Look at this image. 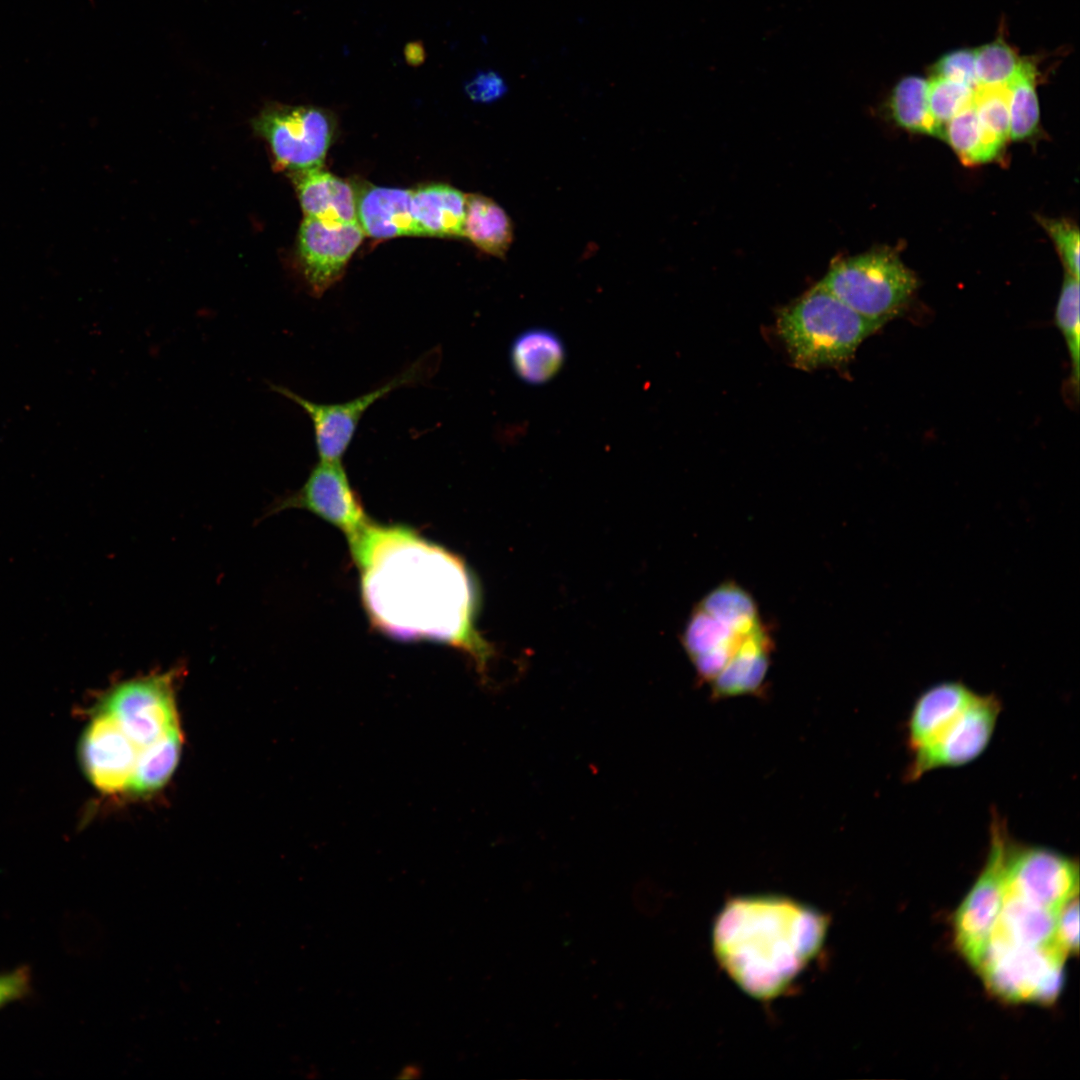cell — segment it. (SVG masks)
<instances>
[{"label": "cell", "instance_id": "2e32d148", "mask_svg": "<svg viewBox=\"0 0 1080 1080\" xmlns=\"http://www.w3.org/2000/svg\"><path fill=\"white\" fill-rule=\"evenodd\" d=\"M357 221L375 239L421 236L412 212V190L364 186L356 191Z\"/></svg>", "mask_w": 1080, "mask_h": 1080}, {"label": "cell", "instance_id": "836d02e7", "mask_svg": "<svg viewBox=\"0 0 1080 1080\" xmlns=\"http://www.w3.org/2000/svg\"><path fill=\"white\" fill-rule=\"evenodd\" d=\"M933 76L967 84L977 88L975 50H956L944 55L933 67Z\"/></svg>", "mask_w": 1080, "mask_h": 1080}, {"label": "cell", "instance_id": "83f0119b", "mask_svg": "<svg viewBox=\"0 0 1080 1080\" xmlns=\"http://www.w3.org/2000/svg\"><path fill=\"white\" fill-rule=\"evenodd\" d=\"M1009 88L1010 138L1023 140L1034 135L1039 124V103L1035 88V71L1024 62Z\"/></svg>", "mask_w": 1080, "mask_h": 1080}, {"label": "cell", "instance_id": "f1b7e54d", "mask_svg": "<svg viewBox=\"0 0 1080 1080\" xmlns=\"http://www.w3.org/2000/svg\"><path fill=\"white\" fill-rule=\"evenodd\" d=\"M972 104L988 143L1000 152L1010 138L1008 86H978Z\"/></svg>", "mask_w": 1080, "mask_h": 1080}, {"label": "cell", "instance_id": "4fadbf2b", "mask_svg": "<svg viewBox=\"0 0 1080 1080\" xmlns=\"http://www.w3.org/2000/svg\"><path fill=\"white\" fill-rule=\"evenodd\" d=\"M140 747L107 712L98 709L79 743V760L88 780L103 793L129 789Z\"/></svg>", "mask_w": 1080, "mask_h": 1080}, {"label": "cell", "instance_id": "8fae6325", "mask_svg": "<svg viewBox=\"0 0 1080 1080\" xmlns=\"http://www.w3.org/2000/svg\"><path fill=\"white\" fill-rule=\"evenodd\" d=\"M994 694H978L963 713L931 744L912 753L905 777L915 781L940 768H955L977 759L989 745L1000 712Z\"/></svg>", "mask_w": 1080, "mask_h": 1080}, {"label": "cell", "instance_id": "7a4b0ae2", "mask_svg": "<svg viewBox=\"0 0 1080 1080\" xmlns=\"http://www.w3.org/2000/svg\"><path fill=\"white\" fill-rule=\"evenodd\" d=\"M823 915L777 896L730 901L713 930L721 966L745 992L777 996L819 950L825 935Z\"/></svg>", "mask_w": 1080, "mask_h": 1080}, {"label": "cell", "instance_id": "d6a6232c", "mask_svg": "<svg viewBox=\"0 0 1080 1080\" xmlns=\"http://www.w3.org/2000/svg\"><path fill=\"white\" fill-rule=\"evenodd\" d=\"M1041 224L1054 241L1067 273L1079 279V230L1067 220L1041 219Z\"/></svg>", "mask_w": 1080, "mask_h": 1080}, {"label": "cell", "instance_id": "4316f807", "mask_svg": "<svg viewBox=\"0 0 1080 1080\" xmlns=\"http://www.w3.org/2000/svg\"><path fill=\"white\" fill-rule=\"evenodd\" d=\"M945 140L967 166L991 161L999 154L988 143L972 102L946 124Z\"/></svg>", "mask_w": 1080, "mask_h": 1080}, {"label": "cell", "instance_id": "52a82bcc", "mask_svg": "<svg viewBox=\"0 0 1080 1080\" xmlns=\"http://www.w3.org/2000/svg\"><path fill=\"white\" fill-rule=\"evenodd\" d=\"M434 354L423 356L377 389L343 403L312 402L279 385H271V389L296 403L310 418L319 460L341 461L365 412L392 391L420 383L429 377L434 369Z\"/></svg>", "mask_w": 1080, "mask_h": 1080}, {"label": "cell", "instance_id": "ffe728a7", "mask_svg": "<svg viewBox=\"0 0 1080 1080\" xmlns=\"http://www.w3.org/2000/svg\"><path fill=\"white\" fill-rule=\"evenodd\" d=\"M466 194L444 184L412 190V212L421 236L463 237Z\"/></svg>", "mask_w": 1080, "mask_h": 1080}, {"label": "cell", "instance_id": "cb8c5ba5", "mask_svg": "<svg viewBox=\"0 0 1080 1080\" xmlns=\"http://www.w3.org/2000/svg\"><path fill=\"white\" fill-rule=\"evenodd\" d=\"M928 81L918 76L901 79L892 91L890 109L896 123L913 132L945 139V131L933 120L928 108Z\"/></svg>", "mask_w": 1080, "mask_h": 1080}, {"label": "cell", "instance_id": "8d00e7d4", "mask_svg": "<svg viewBox=\"0 0 1080 1080\" xmlns=\"http://www.w3.org/2000/svg\"><path fill=\"white\" fill-rule=\"evenodd\" d=\"M507 85L503 77L494 70L477 72L465 84V92L476 102H492L505 94Z\"/></svg>", "mask_w": 1080, "mask_h": 1080}, {"label": "cell", "instance_id": "d4e9b609", "mask_svg": "<svg viewBox=\"0 0 1080 1080\" xmlns=\"http://www.w3.org/2000/svg\"><path fill=\"white\" fill-rule=\"evenodd\" d=\"M698 605L741 635L749 634L762 625L752 596L735 583L717 586Z\"/></svg>", "mask_w": 1080, "mask_h": 1080}, {"label": "cell", "instance_id": "6da1fadb", "mask_svg": "<svg viewBox=\"0 0 1080 1080\" xmlns=\"http://www.w3.org/2000/svg\"><path fill=\"white\" fill-rule=\"evenodd\" d=\"M371 625L400 641L445 644L484 675L494 649L476 629L477 585L465 562L414 529L370 522L348 540Z\"/></svg>", "mask_w": 1080, "mask_h": 1080}, {"label": "cell", "instance_id": "e575fe53", "mask_svg": "<svg viewBox=\"0 0 1080 1080\" xmlns=\"http://www.w3.org/2000/svg\"><path fill=\"white\" fill-rule=\"evenodd\" d=\"M1078 896L1071 899L1058 913L1054 943L1066 954L1077 953L1079 948Z\"/></svg>", "mask_w": 1080, "mask_h": 1080}, {"label": "cell", "instance_id": "e0dca14e", "mask_svg": "<svg viewBox=\"0 0 1080 1080\" xmlns=\"http://www.w3.org/2000/svg\"><path fill=\"white\" fill-rule=\"evenodd\" d=\"M293 182L307 218L328 225L358 222L356 190L345 180L319 167L293 172Z\"/></svg>", "mask_w": 1080, "mask_h": 1080}, {"label": "cell", "instance_id": "f35d334b", "mask_svg": "<svg viewBox=\"0 0 1080 1080\" xmlns=\"http://www.w3.org/2000/svg\"><path fill=\"white\" fill-rule=\"evenodd\" d=\"M417 1072H419L417 1068H415L413 1066H407L402 1071V1074L399 1077H401V1078H412V1077L417 1076Z\"/></svg>", "mask_w": 1080, "mask_h": 1080}, {"label": "cell", "instance_id": "1f68e13d", "mask_svg": "<svg viewBox=\"0 0 1080 1080\" xmlns=\"http://www.w3.org/2000/svg\"><path fill=\"white\" fill-rule=\"evenodd\" d=\"M975 88L933 76L928 81V108L934 122L945 131L946 124L973 99Z\"/></svg>", "mask_w": 1080, "mask_h": 1080}, {"label": "cell", "instance_id": "8992f818", "mask_svg": "<svg viewBox=\"0 0 1080 1080\" xmlns=\"http://www.w3.org/2000/svg\"><path fill=\"white\" fill-rule=\"evenodd\" d=\"M983 869L953 915L954 942L976 967L994 931L1005 898L1007 857L1012 842L1005 820L993 810Z\"/></svg>", "mask_w": 1080, "mask_h": 1080}, {"label": "cell", "instance_id": "44dd1931", "mask_svg": "<svg viewBox=\"0 0 1080 1080\" xmlns=\"http://www.w3.org/2000/svg\"><path fill=\"white\" fill-rule=\"evenodd\" d=\"M1058 913L1005 894L990 940L1026 946L1054 943Z\"/></svg>", "mask_w": 1080, "mask_h": 1080}, {"label": "cell", "instance_id": "9a60e30c", "mask_svg": "<svg viewBox=\"0 0 1080 1080\" xmlns=\"http://www.w3.org/2000/svg\"><path fill=\"white\" fill-rule=\"evenodd\" d=\"M977 693L959 681L926 689L916 699L907 721V744L916 752L937 739L971 704Z\"/></svg>", "mask_w": 1080, "mask_h": 1080}, {"label": "cell", "instance_id": "f546056e", "mask_svg": "<svg viewBox=\"0 0 1080 1080\" xmlns=\"http://www.w3.org/2000/svg\"><path fill=\"white\" fill-rule=\"evenodd\" d=\"M1055 320L1068 348L1072 368L1071 380L1076 392H1078L1080 360L1079 279L1067 272L1059 294Z\"/></svg>", "mask_w": 1080, "mask_h": 1080}, {"label": "cell", "instance_id": "4dcf8cb0", "mask_svg": "<svg viewBox=\"0 0 1080 1080\" xmlns=\"http://www.w3.org/2000/svg\"><path fill=\"white\" fill-rule=\"evenodd\" d=\"M1023 65L1024 61L1003 40H996L975 50L978 86H1007Z\"/></svg>", "mask_w": 1080, "mask_h": 1080}, {"label": "cell", "instance_id": "3957f363", "mask_svg": "<svg viewBox=\"0 0 1080 1080\" xmlns=\"http://www.w3.org/2000/svg\"><path fill=\"white\" fill-rule=\"evenodd\" d=\"M882 325L854 311L820 283L784 308L777 320L795 366L805 370L847 362Z\"/></svg>", "mask_w": 1080, "mask_h": 1080}, {"label": "cell", "instance_id": "603a6c76", "mask_svg": "<svg viewBox=\"0 0 1080 1080\" xmlns=\"http://www.w3.org/2000/svg\"><path fill=\"white\" fill-rule=\"evenodd\" d=\"M182 736L178 726L139 749L129 790L149 794L161 788L173 774L181 753Z\"/></svg>", "mask_w": 1080, "mask_h": 1080}, {"label": "cell", "instance_id": "5bb4252c", "mask_svg": "<svg viewBox=\"0 0 1080 1080\" xmlns=\"http://www.w3.org/2000/svg\"><path fill=\"white\" fill-rule=\"evenodd\" d=\"M364 236L358 222L328 225L304 219L298 234V254L303 278L313 296L321 297L342 277Z\"/></svg>", "mask_w": 1080, "mask_h": 1080}, {"label": "cell", "instance_id": "484cf974", "mask_svg": "<svg viewBox=\"0 0 1080 1080\" xmlns=\"http://www.w3.org/2000/svg\"><path fill=\"white\" fill-rule=\"evenodd\" d=\"M747 635L736 633L697 605L684 629L682 644L692 660L717 650L737 652Z\"/></svg>", "mask_w": 1080, "mask_h": 1080}, {"label": "cell", "instance_id": "7402d4cb", "mask_svg": "<svg viewBox=\"0 0 1080 1080\" xmlns=\"http://www.w3.org/2000/svg\"><path fill=\"white\" fill-rule=\"evenodd\" d=\"M463 237L481 251L503 257L513 241V225L504 209L492 199L466 194Z\"/></svg>", "mask_w": 1080, "mask_h": 1080}, {"label": "cell", "instance_id": "277c9868", "mask_svg": "<svg viewBox=\"0 0 1080 1080\" xmlns=\"http://www.w3.org/2000/svg\"><path fill=\"white\" fill-rule=\"evenodd\" d=\"M862 316L884 324L910 301L915 274L889 249L839 260L819 282Z\"/></svg>", "mask_w": 1080, "mask_h": 1080}, {"label": "cell", "instance_id": "9c48e42d", "mask_svg": "<svg viewBox=\"0 0 1080 1080\" xmlns=\"http://www.w3.org/2000/svg\"><path fill=\"white\" fill-rule=\"evenodd\" d=\"M177 669L124 681L102 699L110 714L140 748L178 726L174 682Z\"/></svg>", "mask_w": 1080, "mask_h": 1080}, {"label": "cell", "instance_id": "d590c367", "mask_svg": "<svg viewBox=\"0 0 1080 1080\" xmlns=\"http://www.w3.org/2000/svg\"><path fill=\"white\" fill-rule=\"evenodd\" d=\"M32 991L30 968L21 966L11 971L0 973V1010L23 1000Z\"/></svg>", "mask_w": 1080, "mask_h": 1080}, {"label": "cell", "instance_id": "74e56055", "mask_svg": "<svg viewBox=\"0 0 1080 1080\" xmlns=\"http://www.w3.org/2000/svg\"><path fill=\"white\" fill-rule=\"evenodd\" d=\"M405 57L409 64H420L424 60V49L419 43H410L405 49Z\"/></svg>", "mask_w": 1080, "mask_h": 1080}, {"label": "cell", "instance_id": "d6986e66", "mask_svg": "<svg viewBox=\"0 0 1080 1080\" xmlns=\"http://www.w3.org/2000/svg\"><path fill=\"white\" fill-rule=\"evenodd\" d=\"M566 356L562 339L547 328H530L515 337L510 360L515 374L525 383L542 385L561 369Z\"/></svg>", "mask_w": 1080, "mask_h": 1080}, {"label": "cell", "instance_id": "ba28073f", "mask_svg": "<svg viewBox=\"0 0 1080 1080\" xmlns=\"http://www.w3.org/2000/svg\"><path fill=\"white\" fill-rule=\"evenodd\" d=\"M280 168L292 172L322 167L333 134L329 113L313 106L272 105L254 121Z\"/></svg>", "mask_w": 1080, "mask_h": 1080}, {"label": "cell", "instance_id": "7c38bea8", "mask_svg": "<svg viewBox=\"0 0 1080 1080\" xmlns=\"http://www.w3.org/2000/svg\"><path fill=\"white\" fill-rule=\"evenodd\" d=\"M289 508H301L317 515L340 529L347 540L371 522L341 461L319 460L304 485L276 502L271 512Z\"/></svg>", "mask_w": 1080, "mask_h": 1080}, {"label": "cell", "instance_id": "5b68a950", "mask_svg": "<svg viewBox=\"0 0 1080 1080\" xmlns=\"http://www.w3.org/2000/svg\"><path fill=\"white\" fill-rule=\"evenodd\" d=\"M1066 957L1055 943L1026 946L989 940L975 968L987 989L1002 1000L1050 1004L1063 988Z\"/></svg>", "mask_w": 1080, "mask_h": 1080}, {"label": "cell", "instance_id": "ac0fdd59", "mask_svg": "<svg viewBox=\"0 0 1080 1080\" xmlns=\"http://www.w3.org/2000/svg\"><path fill=\"white\" fill-rule=\"evenodd\" d=\"M770 650L771 639L761 625L747 635L732 660L709 685L713 695L731 697L757 692L767 675Z\"/></svg>", "mask_w": 1080, "mask_h": 1080}, {"label": "cell", "instance_id": "30bf717a", "mask_svg": "<svg viewBox=\"0 0 1080 1080\" xmlns=\"http://www.w3.org/2000/svg\"><path fill=\"white\" fill-rule=\"evenodd\" d=\"M1079 864L1056 850L1012 840L1007 857L1005 894L1055 913L1078 896Z\"/></svg>", "mask_w": 1080, "mask_h": 1080}]
</instances>
